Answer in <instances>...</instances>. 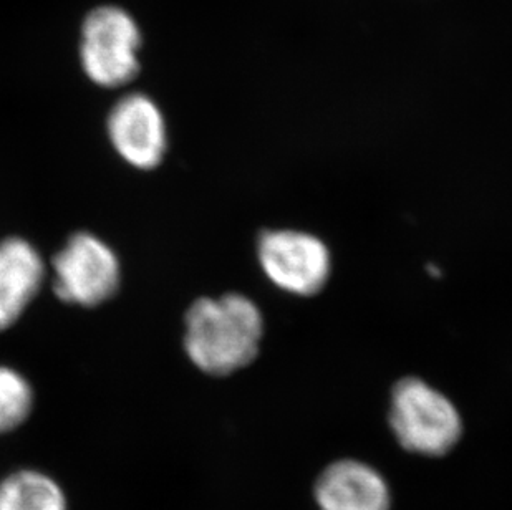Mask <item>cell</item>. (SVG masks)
Returning <instances> with one entry per match:
<instances>
[{
  "label": "cell",
  "mask_w": 512,
  "mask_h": 510,
  "mask_svg": "<svg viewBox=\"0 0 512 510\" xmlns=\"http://www.w3.org/2000/svg\"><path fill=\"white\" fill-rule=\"evenodd\" d=\"M184 350L206 375L228 376L256 360L264 320L252 300L241 294L199 299L184 318Z\"/></svg>",
  "instance_id": "1"
},
{
  "label": "cell",
  "mask_w": 512,
  "mask_h": 510,
  "mask_svg": "<svg viewBox=\"0 0 512 510\" xmlns=\"http://www.w3.org/2000/svg\"><path fill=\"white\" fill-rule=\"evenodd\" d=\"M388 421L401 448L426 458L446 456L463 436V419L456 406L418 378H405L395 385Z\"/></svg>",
  "instance_id": "2"
},
{
  "label": "cell",
  "mask_w": 512,
  "mask_h": 510,
  "mask_svg": "<svg viewBox=\"0 0 512 510\" xmlns=\"http://www.w3.org/2000/svg\"><path fill=\"white\" fill-rule=\"evenodd\" d=\"M143 45L140 25L118 5H100L88 12L80 35V63L95 85L118 88L140 73Z\"/></svg>",
  "instance_id": "3"
},
{
  "label": "cell",
  "mask_w": 512,
  "mask_h": 510,
  "mask_svg": "<svg viewBox=\"0 0 512 510\" xmlns=\"http://www.w3.org/2000/svg\"><path fill=\"white\" fill-rule=\"evenodd\" d=\"M120 280V260L112 247L90 232L73 234L55 255V295L67 304L98 307L112 299Z\"/></svg>",
  "instance_id": "4"
},
{
  "label": "cell",
  "mask_w": 512,
  "mask_h": 510,
  "mask_svg": "<svg viewBox=\"0 0 512 510\" xmlns=\"http://www.w3.org/2000/svg\"><path fill=\"white\" fill-rule=\"evenodd\" d=\"M257 254L267 277L290 294H319L329 280V249L305 232H262Z\"/></svg>",
  "instance_id": "5"
},
{
  "label": "cell",
  "mask_w": 512,
  "mask_h": 510,
  "mask_svg": "<svg viewBox=\"0 0 512 510\" xmlns=\"http://www.w3.org/2000/svg\"><path fill=\"white\" fill-rule=\"evenodd\" d=\"M107 130L116 153L133 168L155 169L165 158V116L148 95L130 93L120 98L108 115Z\"/></svg>",
  "instance_id": "6"
},
{
  "label": "cell",
  "mask_w": 512,
  "mask_h": 510,
  "mask_svg": "<svg viewBox=\"0 0 512 510\" xmlns=\"http://www.w3.org/2000/svg\"><path fill=\"white\" fill-rule=\"evenodd\" d=\"M314 497L320 510H392V489L382 472L358 459H340L320 472Z\"/></svg>",
  "instance_id": "7"
},
{
  "label": "cell",
  "mask_w": 512,
  "mask_h": 510,
  "mask_svg": "<svg viewBox=\"0 0 512 510\" xmlns=\"http://www.w3.org/2000/svg\"><path fill=\"white\" fill-rule=\"evenodd\" d=\"M44 280V260L29 241L9 237L0 242V332L22 317Z\"/></svg>",
  "instance_id": "8"
},
{
  "label": "cell",
  "mask_w": 512,
  "mask_h": 510,
  "mask_svg": "<svg viewBox=\"0 0 512 510\" xmlns=\"http://www.w3.org/2000/svg\"><path fill=\"white\" fill-rule=\"evenodd\" d=\"M0 510H70V504L50 472L19 467L0 477Z\"/></svg>",
  "instance_id": "9"
},
{
  "label": "cell",
  "mask_w": 512,
  "mask_h": 510,
  "mask_svg": "<svg viewBox=\"0 0 512 510\" xmlns=\"http://www.w3.org/2000/svg\"><path fill=\"white\" fill-rule=\"evenodd\" d=\"M32 385L22 373L0 365V436L24 426L34 411Z\"/></svg>",
  "instance_id": "10"
}]
</instances>
